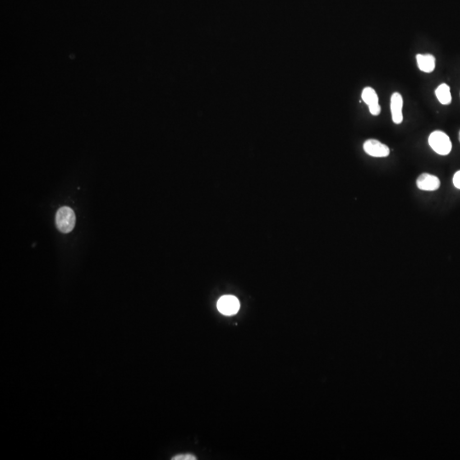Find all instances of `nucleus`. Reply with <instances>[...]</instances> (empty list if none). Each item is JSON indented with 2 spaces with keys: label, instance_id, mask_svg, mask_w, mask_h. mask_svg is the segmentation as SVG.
Wrapping results in <instances>:
<instances>
[{
  "label": "nucleus",
  "instance_id": "7",
  "mask_svg": "<svg viewBox=\"0 0 460 460\" xmlns=\"http://www.w3.org/2000/svg\"><path fill=\"white\" fill-rule=\"evenodd\" d=\"M416 58L418 66L422 72L431 73L434 71L435 67V58L434 56H432L430 54L426 55L419 54L417 55Z\"/></svg>",
  "mask_w": 460,
  "mask_h": 460
},
{
  "label": "nucleus",
  "instance_id": "5",
  "mask_svg": "<svg viewBox=\"0 0 460 460\" xmlns=\"http://www.w3.org/2000/svg\"><path fill=\"white\" fill-rule=\"evenodd\" d=\"M402 107H403V99L401 95L398 92H395L391 96L390 110L392 120L396 125H400L403 121Z\"/></svg>",
  "mask_w": 460,
  "mask_h": 460
},
{
  "label": "nucleus",
  "instance_id": "12",
  "mask_svg": "<svg viewBox=\"0 0 460 460\" xmlns=\"http://www.w3.org/2000/svg\"><path fill=\"white\" fill-rule=\"evenodd\" d=\"M173 459H175V460H194V459H196V457H194V456H192V455H189V454L179 455V456H176V457H173Z\"/></svg>",
  "mask_w": 460,
  "mask_h": 460
},
{
  "label": "nucleus",
  "instance_id": "8",
  "mask_svg": "<svg viewBox=\"0 0 460 460\" xmlns=\"http://www.w3.org/2000/svg\"><path fill=\"white\" fill-rule=\"evenodd\" d=\"M435 96L442 104L448 105L452 102L450 87L447 84H440L435 89Z\"/></svg>",
  "mask_w": 460,
  "mask_h": 460
},
{
  "label": "nucleus",
  "instance_id": "1",
  "mask_svg": "<svg viewBox=\"0 0 460 460\" xmlns=\"http://www.w3.org/2000/svg\"><path fill=\"white\" fill-rule=\"evenodd\" d=\"M430 148L440 155H447L452 150V142L449 136L441 130H435L429 135Z\"/></svg>",
  "mask_w": 460,
  "mask_h": 460
},
{
  "label": "nucleus",
  "instance_id": "3",
  "mask_svg": "<svg viewBox=\"0 0 460 460\" xmlns=\"http://www.w3.org/2000/svg\"><path fill=\"white\" fill-rule=\"evenodd\" d=\"M363 149L368 155L376 158H384L389 154L388 146L375 139H369L363 144Z\"/></svg>",
  "mask_w": 460,
  "mask_h": 460
},
{
  "label": "nucleus",
  "instance_id": "9",
  "mask_svg": "<svg viewBox=\"0 0 460 460\" xmlns=\"http://www.w3.org/2000/svg\"><path fill=\"white\" fill-rule=\"evenodd\" d=\"M361 98H362L363 102L368 105V107L379 104L378 95L372 87H365V89H363Z\"/></svg>",
  "mask_w": 460,
  "mask_h": 460
},
{
  "label": "nucleus",
  "instance_id": "4",
  "mask_svg": "<svg viewBox=\"0 0 460 460\" xmlns=\"http://www.w3.org/2000/svg\"><path fill=\"white\" fill-rule=\"evenodd\" d=\"M217 309L225 315H233L239 311L240 302L235 296H223L217 302Z\"/></svg>",
  "mask_w": 460,
  "mask_h": 460
},
{
  "label": "nucleus",
  "instance_id": "2",
  "mask_svg": "<svg viewBox=\"0 0 460 460\" xmlns=\"http://www.w3.org/2000/svg\"><path fill=\"white\" fill-rule=\"evenodd\" d=\"M76 217L74 211L68 206H63L56 212V225L60 232L67 234L74 229Z\"/></svg>",
  "mask_w": 460,
  "mask_h": 460
},
{
  "label": "nucleus",
  "instance_id": "10",
  "mask_svg": "<svg viewBox=\"0 0 460 460\" xmlns=\"http://www.w3.org/2000/svg\"><path fill=\"white\" fill-rule=\"evenodd\" d=\"M369 107V110H370V112L372 114L374 115V116H377V115L379 114L381 112V107L380 105H373V106H371Z\"/></svg>",
  "mask_w": 460,
  "mask_h": 460
},
{
  "label": "nucleus",
  "instance_id": "6",
  "mask_svg": "<svg viewBox=\"0 0 460 460\" xmlns=\"http://www.w3.org/2000/svg\"><path fill=\"white\" fill-rule=\"evenodd\" d=\"M441 181L437 176L424 173L417 179V186L424 191H434L439 189Z\"/></svg>",
  "mask_w": 460,
  "mask_h": 460
},
{
  "label": "nucleus",
  "instance_id": "13",
  "mask_svg": "<svg viewBox=\"0 0 460 460\" xmlns=\"http://www.w3.org/2000/svg\"><path fill=\"white\" fill-rule=\"evenodd\" d=\"M458 138H459V142H460V131H459V135H458Z\"/></svg>",
  "mask_w": 460,
  "mask_h": 460
},
{
  "label": "nucleus",
  "instance_id": "11",
  "mask_svg": "<svg viewBox=\"0 0 460 460\" xmlns=\"http://www.w3.org/2000/svg\"><path fill=\"white\" fill-rule=\"evenodd\" d=\"M452 181H453V185H454L455 188H457V189H460V171H457V172L454 174Z\"/></svg>",
  "mask_w": 460,
  "mask_h": 460
}]
</instances>
